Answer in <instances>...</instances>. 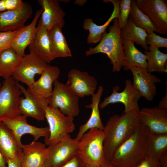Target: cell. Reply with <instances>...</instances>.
Listing matches in <instances>:
<instances>
[{
	"label": "cell",
	"mask_w": 167,
	"mask_h": 167,
	"mask_svg": "<svg viewBox=\"0 0 167 167\" xmlns=\"http://www.w3.org/2000/svg\"><path fill=\"white\" fill-rule=\"evenodd\" d=\"M140 110L114 115L108 119L103 130L104 151L106 160L109 161L115 150L134 133L141 124Z\"/></svg>",
	"instance_id": "cell-1"
},
{
	"label": "cell",
	"mask_w": 167,
	"mask_h": 167,
	"mask_svg": "<svg viewBox=\"0 0 167 167\" xmlns=\"http://www.w3.org/2000/svg\"><path fill=\"white\" fill-rule=\"evenodd\" d=\"M148 130L141 123L132 135L115 150L109 161L115 167H135L147 157Z\"/></svg>",
	"instance_id": "cell-2"
},
{
	"label": "cell",
	"mask_w": 167,
	"mask_h": 167,
	"mask_svg": "<svg viewBox=\"0 0 167 167\" xmlns=\"http://www.w3.org/2000/svg\"><path fill=\"white\" fill-rule=\"evenodd\" d=\"M113 21V24L109 26L108 32L103 34L99 44L93 48H89L85 54L86 56L98 53L106 54L112 65V72H115L120 71L123 67L125 57L121 28L117 18Z\"/></svg>",
	"instance_id": "cell-3"
},
{
	"label": "cell",
	"mask_w": 167,
	"mask_h": 167,
	"mask_svg": "<svg viewBox=\"0 0 167 167\" xmlns=\"http://www.w3.org/2000/svg\"><path fill=\"white\" fill-rule=\"evenodd\" d=\"M103 131L89 129L79 141L78 155L84 165L99 166L105 160L103 147Z\"/></svg>",
	"instance_id": "cell-4"
},
{
	"label": "cell",
	"mask_w": 167,
	"mask_h": 167,
	"mask_svg": "<svg viewBox=\"0 0 167 167\" xmlns=\"http://www.w3.org/2000/svg\"><path fill=\"white\" fill-rule=\"evenodd\" d=\"M51 94L47 97L49 106L58 109L64 115L74 118L78 115L79 97L66 85L55 80Z\"/></svg>",
	"instance_id": "cell-5"
},
{
	"label": "cell",
	"mask_w": 167,
	"mask_h": 167,
	"mask_svg": "<svg viewBox=\"0 0 167 167\" xmlns=\"http://www.w3.org/2000/svg\"><path fill=\"white\" fill-rule=\"evenodd\" d=\"M45 118L49 124V135L44 140L48 146L63 140L75 129L74 118L64 115L58 109L49 106L46 109Z\"/></svg>",
	"instance_id": "cell-6"
},
{
	"label": "cell",
	"mask_w": 167,
	"mask_h": 167,
	"mask_svg": "<svg viewBox=\"0 0 167 167\" xmlns=\"http://www.w3.org/2000/svg\"><path fill=\"white\" fill-rule=\"evenodd\" d=\"M22 94L12 76L4 79L0 88V122L21 115L18 107Z\"/></svg>",
	"instance_id": "cell-7"
},
{
	"label": "cell",
	"mask_w": 167,
	"mask_h": 167,
	"mask_svg": "<svg viewBox=\"0 0 167 167\" xmlns=\"http://www.w3.org/2000/svg\"><path fill=\"white\" fill-rule=\"evenodd\" d=\"M79 141L69 135L63 140L48 146V155L44 164L46 167H58L78 154Z\"/></svg>",
	"instance_id": "cell-8"
},
{
	"label": "cell",
	"mask_w": 167,
	"mask_h": 167,
	"mask_svg": "<svg viewBox=\"0 0 167 167\" xmlns=\"http://www.w3.org/2000/svg\"><path fill=\"white\" fill-rule=\"evenodd\" d=\"M32 52L22 57L12 77L19 82L26 84L28 87L35 81L36 75H41L48 65Z\"/></svg>",
	"instance_id": "cell-9"
},
{
	"label": "cell",
	"mask_w": 167,
	"mask_h": 167,
	"mask_svg": "<svg viewBox=\"0 0 167 167\" xmlns=\"http://www.w3.org/2000/svg\"><path fill=\"white\" fill-rule=\"evenodd\" d=\"M119 89L118 86L113 87L111 94L104 98L99 104V107L102 109L110 104L120 102L125 106L123 113L140 110L138 101L142 96L133 87L131 80H126L125 87L122 91L118 92Z\"/></svg>",
	"instance_id": "cell-10"
},
{
	"label": "cell",
	"mask_w": 167,
	"mask_h": 167,
	"mask_svg": "<svg viewBox=\"0 0 167 167\" xmlns=\"http://www.w3.org/2000/svg\"><path fill=\"white\" fill-rule=\"evenodd\" d=\"M138 8L146 15L158 33H167V3L165 0H135Z\"/></svg>",
	"instance_id": "cell-11"
},
{
	"label": "cell",
	"mask_w": 167,
	"mask_h": 167,
	"mask_svg": "<svg viewBox=\"0 0 167 167\" xmlns=\"http://www.w3.org/2000/svg\"><path fill=\"white\" fill-rule=\"evenodd\" d=\"M16 84L24 96V97H21L19 101L18 109L20 114L38 121L44 120L46 109L49 106L47 99L34 96L17 81Z\"/></svg>",
	"instance_id": "cell-12"
},
{
	"label": "cell",
	"mask_w": 167,
	"mask_h": 167,
	"mask_svg": "<svg viewBox=\"0 0 167 167\" xmlns=\"http://www.w3.org/2000/svg\"><path fill=\"white\" fill-rule=\"evenodd\" d=\"M66 84L79 97L82 98L95 93L97 82L88 72L72 69L68 73Z\"/></svg>",
	"instance_id": "cell-13"
},
{
	"label": "cell",
	"mask_w": 167,
	"mask_h": 167,
	"mask_svg": "<svg viewBox=\"0 0 167 167\" xmlns=\"http://www.w3.org/2000/svg\"><path fill=\"white\" fill-rule=\"evenodd\" d=\"M133 76V87L148 101H151L157 92L156 84L161 82L160 78L148 72L147 69L132 67L130 69Z\"/></svg>",
	"instance_id": "cell-14"
},
{
	"label": "cell",
	"mask_w": 167,
	"mask_h": 167,
	"mask_svg": "<svg viewBox=\"0 0 167 167\" xmlns=\"http://www.w3.org/2000/svg\"><path fill=\"white\" fill-rule=\"evenodd\" d=\"M141 123L149 131L157 134H167V109L158 107L143 108L140 110Z\"/></svg>",
	"instance_id": "cell-15"
},
{
	"label": "cell",
	"mask_w": 167,
	"mask_h": 167,
	"mask_svg": "<svg viewBox=\"0 0 167 167\" xmlns=\"http://www.w3.org/2000/svg\"><path fill=\"white\" fill-rule=\"evenodd\" d=\"M27 118L26 117L20 115L2 122L13 132L20 143H22V136L26 134L32 135L36 141L41 137H44V139L49 137L48 127H39L31 125L28 123Z\"/></svg>",
	"instance_id": "cell-16"
},
{
	"label": "cell",
	"mask_w": 167,
	"mask_h": 167,
	"mask_svg": "<svg viewBox=\"0 0 167 167\" xmlns=\"http://www.w3.org/2000/svg\"><path fill=\"white\" fill-rule=\"evenodd\" d=\"M32 13L31 6L25 2L20 8L0 12V32L18 30L24 25Z\"/></svg>",
	"instance_id": "cell-17"
},
{
	"label": "cell",
	"mask_w": 167,
	"mask_h": 167,
	"mask_svg": "<svg viewBox=\"0 0 167 167\" xmlns=\"http://www.w3.org/2000/svg\"><path fill=\"white\" fill-rule=\"evenodd\" d=\"M45 143L33 141L22 145V153L20 157L22 167H41L47 159L48 149Z\"/></svg>",
	"instance_id": "cell-18"
},
{
	"label": "cell",
	"mask_w": 167,
	"mask_h": 167,
	"mask_svg": "<svg viewBox=\"0 0 167 167\" xmlns=\"http://www.w3.org/2000/svg\"><path fill=\"white\" fill-rule=\"evenodd\" d=\"M60 73L58 67L48 64L39 79L27 89L35 96L47 98L51 93L53 84L58 79Z\"/></svg>",
	"instance_id": "cell-19"
},
{
	"label": "cell",
	"mask_w": 167,
	"mask_h": 167,
	"mask_svg": "<svg viewBox=\"0 0 167 167\" xmlns=\"http://www.w3.org/2000/svg\"><path fill=\"white\" fill-rule=\"evenodd\" d=\"M37 2L43 10L39 20L48 31L56 25L63 27L66 14L60 7L58 0H38Z\"/></svg>",
	"instance_id": "cell-20"
},
{
	"label": "cell",
	"mask_w": 167,
	"mask_h": 167,
	"mask_svg": "<svg viewBox=\"0 0 167 167\" xmlns=\"http://www.w3.org/2000/svg\"><path fill=\"white\" fill-rule=\"evenodd\" d=\"M28 46L30 52H33L47 64L55 58L51 49L48 31L40 20L36 26L35 36Z\"/></svg>",
	"instance_id": "cell-21"
},
{
	"label": "cell",
	"mask_w": 167,
	"mask_h": 167,
	"mask_svg": "<svg viewBox=\"0 0 167 167\" xmlns=\"http://www.w3.org/2000/svg\"><path fill=\"white\" fill-rule=\"evenodd\" d=\"M42 9L37 10L32 22L19 29L11 44V48L21 57L25 55L26 48L34 38L36 32V24L42 12Z\"/></svg>",
	"instance_id": "cell-22"
},
{
	"label": "cell",
	"mask_w": 167,
	"mask_h": 167,
	"mask_svg": "<svg viewBox=\"0 0 167 167\" xmlns=\"http://www.w3.org/2000/svg\"><path fill=\"white\" fill-rule=\"evenodd\" d=\"M22 145L13 132L0 122V152L5 159L20 158L22 153Z\"/></svg>",
	"instance_id": "cell-23"
},
{
	"label": "cell",
	"mask_w": 167,
	"mask_h": 167,
	"mask_svg": "<svg viewBox=\"0 0 167 167\" xmlns=\"http://www.w3.org/2000/svg\"><path fill=\"white\" fill-rule=\"evenodd\" d=\"M103 91V87L99 85L97 92L92 95V103L85 106L86 108L92 109L91 114L88 121L80 126L75 138L77 140L79 141L82 136L91 129L103 130L104 126L101 119L99 109V105Z\"/></svg>",
	"instance_id": "cell-24"
},
{
	"label": "cell",
	"mask_w": 167,
	"mask_h": 167,
	"mask_svg": "<svg viewBox=\"0 0 167 167\" xmlns=\"http://www.w3.org/2000/svg\"><path fill=\"white\" fill-rule=\"evenodd\" d=\"M119 1L120 0H103L104 2H111L113 7L111 16L103 24L97 25L93 22L92 19L91 18L85 19L84 20L83 28L89 32L87 39L88 43L95 44L99 42L103 34L106 32V29L111 22L114 19L118 18L119 13Z\"/></svg>",
	"instance_id": "cell-25"
},
{
	"label": "cell",
	"mask_w": 167,
	"mask_h": 167,
	"mask_svg": "<svg viewBox=\"0 0 167 167\" xmlns=\"http://www.w3.org/2000/svg\"><path fill=\"white\" fill-rule=\"evenodd\" d=\"M125 57L122 67L124 70L128 71L132 67L147 68V57L136 48L134 43L129 40H122Z\"/></svg>",
	"instance_id": "cell-26"
},
{
	"label": "cell",
	"mask_w": 167,
	"mask_h": 167,
	"mask_svg": "<svg viewBox=\"0 0 167 167\" xmlns=\"http://www.w3.org/2000/svg\"><path fill=\"white\" fill-rule=\"evenodd\" d=\"M62 28L56 25L48 31L50 48L55 58L70 57L72 56Z\"/></svg>",
	"instance_id": "cell-27"
},
{
	"label": "cell",
	"mask_w": 167,
	"mask_h": 167,
	"mask_svg": "<svg viewBox=\"0 0 167 167\" xmlns=\"http://www.w3.org/2000/svg\"><path fill=\"white\" fill-rule=\"evenodd\" d=\"M167 154V134H157L148 131L147 156L158 161Z\"/></svg>",
	"instance_id": "cell-28"
},
{
	"label": "cell",
	"mask_w": 167,
	"mask_h": 167,
	"mask_svg": "<svg viewBox=\"0 0 167 167\" xmlns=\"http://www.w3.org/2000/svg\"><path fill=\"white\" fill-rule=\"evenodd\" d=\"M22 57L11 48L0 54V77L4 79L11 76Z\"/></svg>",
	"instance_id": "cell-29"
},
{
	"label": "cell",
	"mask_w": 167,
	"mask_h": 167,
	"mask_svg": "<svg viewBox=\"0 0 167 167\" xmlns=\"http://www.w3.org/2000/svg\"><path fill=\"white\" fill-rule=\"evenodd\" d=\"M144 54L147 57V71L167 73V54L161 52L158 48L150 45L148 51L145 50Z\"/></svg>",
	"instance_id": "cell-30"
},
{
	"label": "cell",
	"mask_w": 167,
	"mask_h": 167,
	"mask_svg": "<svg viewBox=\"0 0 167 167\" xmlns=\"http://www.w3.org/2000/svg\"><path fill=\"white\" fill-rule=\"evenodd\" d=\"M148 34L143 29L136 26L129 17L127 24L121 29L122 40H129L140 45L145 50L148 51L149 47L146 43Z\"/></svg>",
	"instance_id": "cell-31"
},
{
	"label": "cell",
	"mask_w": 167,
	"mask_h": 167,
	"mask_svg": "<svg viewBox=\"0 0 167 167\" xmlns=\"http://www.w3.org/2000/svg\"><path fill=\"white\" fill-rule=\"evenodd\" d=\"M129 17L136 26L144 30L148 34L154 32L158 33L148 17L138 8L135 0H132Z\"/></svg>",
	"instance_id": "cell-32"
},
{
	"label": "cell",
	"mask_w": 167,
	"mask_h": 167,
	"mask_svg": "<svg viewBox=\"0 0 167 167\" xmlns=\"http://www.w3.org/2000/svg\"><path fill=\"white\" fill-rule=\"evenodd\" d=\"M132 0H121L119 1V13L117 18L121 29L127 24L131 9Z\"/></svg>",
	"instance_id": "cell-33"
},
{
	"label": "cell",
	"mask_w": 167,
	"mask_h": 167,
	"mask_svg": "<svg viewBox=\"0 0 167 167\" xmlns=\"http://www.w3.org/2000/svg\"><path fill=\"white\" fill-rule=\"evenodd\" d=\"M18 31L0 32V54L3 51L11 48Z\"/></svg>",
	"instance_id": "cell-34"
},
{
	"label": "cell",
	"mask_w": 167,
	"mask_h": 167,
	"mask_svg": "<svg viewBox=\"0 0 167 167\" xmlns=\"http://www.w3.org/2000/svg\"><path fill=\"white\" fill-rule=\"evenodd\" d=\"M147 44L154 46L157 48H167V39L156 35L154 32L148 34L146 38Z\"/></svg>",
	"instance_id": "cell-35"
},
{
	"label": "cell",
	"mask_w": 167,
	"mask_h": 167,
	"mask_svg": "<svg viewBox=\"0 0 167 167\" xmlns=\"http://www.w3.org/2000/svg\"><path fill=\"white\" fill-rule=\"evenodd\" d=\"M24 3L21 0H1L0 12L18 9L22 7Z\"/></svg>",
	"instance_id": "cell-36"
},
{
	"label": "cell",
	"mask_w": 167,
	"mask_h": 167,
	"mask_svg": "<svg viewBox=\"0 0 167 167\" xmlns=\"http://www.w3.org/2000/svg\"><path fill=\"white\" fill-rule=\"evenodd\" d=\"M135 167H161L159 161L146 157Z\"/></svg>",
	"instance_id": "cell-37"
},
{
	"label": "cell",
	"mask_w": 167,
	"mask_h": 167,
	"mask_svg": "<svg viewBox=\"0 0 167 167\" xmlns=\"http://www.w3.org/2000/svg\"><path fill=\"white\" fill-rule=\"evenodd\" d=\"M84 164L78 154L69 161L58 167H84Z\"/></svg>",
	"instance_id": "cell-38"
},
{
	"label": "cell",
	"mask_w": 167,
	"mask_h": 167,
	"mask_svg": "<svg viewBox=\"0 0 167 167\" xmlns=\"http://www.w3.org/2000/svg\"><path fill=\"white\" fill-rule=\"evenodd\" d=\"M7 167H22L20 158L14 159L7 158L5 159Z\"/></svg>",
	"instance_id": "cell-39"
},
{
	"label": "cell",
	"mask_w": 167,
	"mask_h": 167,
	"mask_svg": "<svg viewBox=\"0 0 167 167\" xmlns=\"http://www.w3.org/2000/svg\"><path fill=\"white\" fill-rule=\"evenodd\" d=\"M166 91L165 96L159 103L158 107L164 109H167V83L165 81Z\"/></svg>",
	"instance_id": "cell-40"
},
{
	"label": "cell",
	"mask_w": 167,
	"mask_h": 167,
	"mask_svg": "<svg viewBox=\"0 0 167 167\" xmlns=\"http://www.w3.org/2000/svg\"><path fill=\"white\" fill-rule=\"evenodd\" d=\"M159 161L161 167H167V154L162 157Z\"/></svg>",
	"instance_id": "cell-41"
},
{
	"label": "cell",
	"mask_w": 167,
	"mask_h": 167,
	"mask_svg": "<svg viewBox=\"0 0 167 167\" xmlns=\"http://www.w3.org/2000/svg\"><path fill=\"white\" fill-rule=\"evenodd\" d=\"M5 159L0 152V167H7Z\"/></svg>",
	"instance_id": "cell-42"
},
{
	"label": "cell",
	"mask_w": 167,
	"mask_h": 167,
	"mask_svg": "<svg viewBox=\"0 0 167 167\" xmlns=\"http://www.w3.org/2000/svg\"><path fill=\"white\" fill-rule=\"evenodd\" d=\"M99 167H115L113 166L110 162L105 160L99 166Z\"/></svg>",
	"instance_id": "cell-43"
},
{
	"label": "cell",
	"mask_w": 167,
	"mask_h": 167,
	"mask_svg": "<svg viewBox=\"0 0 167 167\" xmlns=\"http://www.w3.org/2000/svg\"><path fill=\"white\" fill-rule=\"evenodd\" d=\"M86 0H76L74 1L75 3L80 6H82L87 1Z\"/></svg>",
	"instance_id": "cell-44"
},
{
	"label": "cell",
	"mask_w": 167,
	"mask_h": 167,
	"mask_svg": "<svg viewBox=\"0 0 167 167\" xmlns=\"http://www.w3.org/2000/svg\"><path fill=\"white\" fill-rule=\"evenodd\" d=\"M84 167H99L98 166L94 165H84Z\"/></svg>",
	"instance_id": "cell-45"
},
{
	"label": "cell",
	"mask_w": 167,
	"mask_h": 167,
	"mask_svg": "<svg viewBox=\"0 0 167 167\" xmlns=\"http://www.w3.org/2000/svg\"><path fill=\"white\" fill-rule=\"evenodd\" d=\"M61 1L60 2H69V0H60V1Z\"/></svg>",
	"instance_id": "cell-46"
},
{
	"label": "cell",
	"mask_w": 167,
	"mask_h": 167,
	"mask_svg": "<svg viewBox=\"0 0 167 167\" xmlns=\"http://www.w3.org/2000/svg\"><path fill=\"white\" fill-rule=\"evenodd\" d=\"M41 167H46L45 165H44Z\"/></svg>",
	"instance_id": "cell-47"
},
{
	"label": "cell",
	"mask_w": 167,
	"mask_h": 167,
	"mask_svg": "<svg viewBox=\"0 0 167 167\" xmlns=\"http://www.w3.org/2000/svg\"><path fill=\"white\" fill-rule=\"evenodd\" d=\"M1 85H2V84L1 83H0V88Z\"/></svg>",
	"instance_id": "cell-48"
},
{
	"label": "cell",
	"mask_w": 167,
	"mask_h": 167,
	"mask_svg": "<svg viewBox=\"0 0 167 167\" xmlns=\"http://www.w3.org/2000/svg\"></svg>",
	"instance_id": "cell-49"
}]
</instances>
